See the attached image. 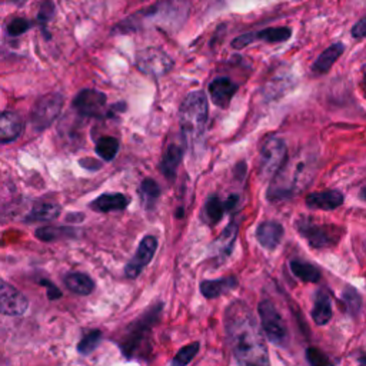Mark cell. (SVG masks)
<instances>
[{
	"label": "cell",
	"mask_w": 366,
	"mask_h": 366,
	"mask_svg": "<svg viewBox=\"0 0 366 366\" xmlns=\"http://www.w3.org/2000/svg\"><path fill=\"white\" fill-rule=\"evenodd\" d=\"M316 172V156L297 153L286 160L279 172L273 176L268 191V199L281 202L293 198L312 182Z\"/></svg>",
	"instance_id": "obj_2"
},
{
	"label": "cell",
	"mask_w": 366,
	"mask_h": 366,
	"mask_svg": "<svg viewBox=\"0 0 366 366\" xmlns=\"http://www.w3.org/2000/svg\"><path fill=\"white\" fill-rule=\"evenodd\" d=\"M119 152V142L118 139H114L112 136H105L98 142L96 145V153L103 159V160H112Z\"/></svg>",
	"instance_id": "obj_31"
},
{
	"label": "cell",
	"mask_w": 366,
	"mask_h": 366,
	"mask_svg": "<svg viewBox=\"0 0 366 366\" xmlns=\"http://www.w3.org/2000/svg\"><path fill=\"white\" fill-rule=\"evenodd\" d=\"M236 286H238L236 277H226L215 281H203L200 284V292L204 297H208V299H215V297L220 295L229 293L231 290L236 289Z\"/></svg>",
	"instance_id": "obj_20"
},
{
	"label": "cell",
	"mask_w": 366,
	"mask_h": 366,
	"mask_svg": "<svg viewBox=\"0 0 366 366\" xmlns=\"http://www.w3.org/2000/svg\"><path fill=\"white\" fill-rule=\"evenodd\" d=\"M238 236V223L236 222H231L227 225V227L223 231V234L219 236V239L216 241L215 246H216V252L220 258H226L227 255H231V252L235 246V241Z\"/></svg>",
	"instance_id": "obj_25"
},
{
	"label": "cell",
	"mask_w": 366,
	"mask_h": 366,
	"mask_svg": "<svg viewBox=\"0 0 366 366\" xmlns=\"http://www.w3.org/2000/svg\"><path fill=\"white\" fill-rule=\"evenodd\" d=\"M199 349H200L199 342H193V343H189V345H186V347H183L173 356L171 366H188L189 362L198 355Z\"/></svg>",
	"instance_id": "obj_32"
},
{
	"label": "cell",
	"mask_w": 366,
	"mask_h": 366,
	"mask_svg": "<svg viewBox=\"0 0 366 366\" xmlns=\"http://www.w3.org/2000/svg\"><path fill=\"white\" fill-rule=\"evenodd\" d=\"M288 148L285 141L278 134L265 137L259 148V173L263 179L273 177L286 162Z\"/></svg>",
	"instance_id": "obj_5"
},
{
	"label": "cell",
	"mask_w": 366,
	"mask_h": 366,
	"mask_svg": "<svg viewBox=\"0 0 366 366\" xmlns=\"http://www.w3.org/2000/svg\"><path fill=\"white\" fill-rule=\"evenodd\" d=\"M345 52V46L342 43H335L332 46H329L328 49H325L320 56L315 60L313 66H312V72L316 75H324L326 72L331 71V67L333 66V63L343 55Z\"/></svg>",
	"instance_id": "obj_21"
},
{
	"label": "cell",
	"mask_w": 366,
	"mask_h": 366,
	"mask_svg": "<svg viewBox=\"0 0 366 366\" xmlns=\"http://www.w3.org/2000/svg\"><path fill=\"white\" fill-rule=\"evenodd\" d=\"M106 105V95L95 89H85L73 101V107L85 118L102 116Z\"/></svg>",
	"instance_id": "obj_13"
},
{
	"label": "cell",
	"mask_w": 366,
	"mask_h": 366,
	"mask_svg": "<svg viewBox=\"0 0 366 366\" xmlns=\"http://www.w3.org/2000/svg\"><path fill=\"white\" fill-rule=\"evenodd\" d=\"M297 231L315 249H324L336 245L343 231L333 225H317L311 219L302 218L297 222Z\"/></svg>",
	"instance_id": "obj_8"
},
{
	"label": "cell",
	"mask_w": 366,
	"mask_h": 366,
	"mask_svg": "<svg viewBox=\"0 0 366 366\" xmlns=\"http://www.w3.org/2000/svg\"><path fill=\"white\" fill-rule=\"evenodd\" d=\"M42 285H44L46 288H48V296H49V299L55 301V299H59V297L62 296V292L49 281H40Z\"/></svg>",
	"instance_id": "obj_39"
},
{
	"label": "cell",
	"mask_w": 366,
	"mask_h": 366,
	"mask_svg": "<svg viewBox=\"0 0 366 366\" xmlns=\"http://www.w3.org/2000/svg\"><path fill=\"white\" fill-rule=\"evenodd\" d=\"M209 116V105L203 92H192L180 105L179 123L188 145L198 143L204 133Z\"/></svg>",
	"instance_id": "obj_3"
},
{
	"label": "cell",
	"mask_w": 366,
	"mask_h": 366,
	"mask_svg": "<svg viewBox=\"0 0 366 366\" xmlns=\"http://www.w3.org/2000/svg\"><path fill=\"white\" fill-rule=\"evenodd\" d=\"M29 306L28 297L16 288L0 279V313L9 316H20Z\"/></svg>",
	"instance_id": "obj_12"
},
{
	"label": "cell",
	"mask_w": 366,
	"mask_h": 366,
	"mask_svg": "<svg viewBox=\"0 0 366 366\" xmlns=\"http://www.w3.org/2000/svg\"><path fill=\"white\" fill-rule=\"evenodd\" d=\"M128 204H129V198L125 196L123 193H105L92 202L90 208L96 212L107 214V212L123 211L128 208Z\"/></svg>",
	"instance_id": "obj_19"
},
{
	"label": "cell",
	"mask_w": 366,
	"mask_h": 366,
	"mask_svg": "<svg viewBox=\"0 0 366 366\" xmlns=\"http://www.w3.org/2000/svg\"><path fill=\"white\" fill-rule=\"evenodd\" d=\"M359 366H366V355L359 358Z\"/></svg>",
	"instance_id": "obj_41"
},
{
	"label": "cell",
	"mask_w": 366,
	"mask_h": 366,
	"mask_svg": "<svg viewBox=\"0 0 366 366\" xmlns=\"http://www.w3.org/2000/svg\"><path fill=\"white\" fill-rule=\"evenodd\" d=\"M290 270L297 279H301L305 284H317L320 281V272L316 266L301 262V261H292L290 262Z\"/></svg>",
	"instance_id": "obj_26"
},
{
	"label": "cell",
	"mask_w": 366,
	"mask_h": 366,
	"mask_svg": "<svg viewBox=\"0 0 366 366\" xmlns=\"http://www.w3.org/2000/svg\"><path fill=\"white\" fill-rule=\"evenodd\" d=\"M64 285L69 290L76 295L86 296L90 295L95 289V282L92 281L85 273H71L64 278Z\"/></svg>",
	"instance_id": "obj_24"
},
{
	"label": "cell",
	"mask_w": 366,
	"mask_h": 366,
	"mask_svg": "<svg viewBox=\"0 0 366 366\" xmlns=\"http://www.w3.org/2000/svg\"><path fill=\"white\" fill-rule=\"evenodd\" d=\"M261 325L266 338L277 347H285L289 340V331L285 319L273 305L272 301L265 299L258 305Z\"/></svg>",
	"instance_id": "obj_6"
},
{
	"label": "cell",
	"mask_w": 366,
	"mask_h": 366,
	"mask_svg": "<svg viewBox=\"0 0 366 366\" xmlns=\"http://www.w3.org/2000/svg\"><path fill=\"white\" fill-rule=\"evenodd\" d=\"M360 89H362L363 96L366 98V73L363 75V79H362V83H360Z\"/></svg>",
	"instance_id": "obj_40"
},
{
	"label": "cell",
	"mask_w": 366,
	"mask_h": 366,
	"mask_svg": "<svg viewBox=\"0 0 366 366\" xmlns=\"http://www.w3.org/2000/svg\"><path fill=\"white\" fill-rule=\"evenodd\" d=\"M352 36L355 39H366V16L355 23L352 28Z\"/></svg>",
	"instance_id": "obj_38"
},
{
	"label": "cell",
	"mask_w": 366,
	"mask_h": 366,
	"mask_svg": "<svg viewBox=\"0 0 366 366\" xmlns=\"http://www.w3.org/2000/svg\"><path fill=\"white\" fill-rule=\"evenodd\" d=\"M23 132V121L15 112L0 113V143L16 141Z\"/></svg>",
	"instance_id": "obj_17"
},
{
	"label": "cell",
	"mask_w": 366,
	"mask_h": 366,
	"mask_svg": "<svg viewBox=\"0 0 366 366\" xmlns=\"http://www.w3.org/2000/svg\"><path fill=\"white\" fill-rule=\"evenodd\" d=\"M162 312V305H156L150 308L142 317L136 319L134 322L128 328L125 336L121 342V349L126 358H134L139 354L148 343L152 326Z\"/></svg>",
	"instance_id": "obj_4"
},
{
	"label": "cell",
	"mask_w": 366,
	"mask_h": 366,
	"mask_svg": "<svg viewBox=\"0 0 366 366\" xmlns=\"http://www.w3.org/2000/svg\"><path fill=\"white\" fill-rule=\"evenodd\" d=\"M189 12L188 0H166L156 5L146 15V20L155 21L156 25L166 29H177L185 23Z\"/></svg>",
	"instance_id": "obj_7"
},
{
	"label": "cell",
	"mask_w": 366,
	"mask_h": 366,
	"mask_svg": "<svg viewBox=\"0 0 366 366\" xmlns=\"http://www.w3.org/2000/svg\"><path fill=\"white\" fill-rule=\"evenodd\" d=\"M53 13H55V6H53V3L51 2V0H46V2L42 5V8H40V12H39V21H40V25H42V28H44L46 26V23H48L49 20H51V17L53 16Z\"/></svg>",
	"instance_id": "obj_37"
},
{
	"label": "cell",
	"mask_w": 366,
	"mask_h": 366,
	"mask_svg": "<svg viewBox=\"0 0 366 366\" xmlns=\"http://www.w3.org/2000/svg\"><path fill=\"white\" fill-rule=\"evenodd\" d=\"M102 340V332L101 331H92L89 332L87 335H85L80 342H79V345H78V351L79 354L82 355H89L90 352H94L98 347H99V343Z\"/></svg>",
	"instance_id": "obj_34"
},
{
	"label": "cell",
	"mask_w": 366,
	"mask_h": 366,
	"mask_svg": "<svg viewBox=\"0 0 366 366\" xmlns=\"http://www.w3.org/2000/svg\"><path fill=\"white\" fill-rule=\"evenodd\" d=\"M285 235V229L281 223L278 222H263L258 226L256 229V239L261 243L262 247L268 249V250H274L279 243L282 242Z\"/></svg>",
	"instance_id": "obj_15"
},
{
	"label": "cell",
	"mask_w": 366,
	"mask_h": 366,
	"mask_svg": "<svg viewBox=\"0 0 366 366\" xmlns=\"http://www.w3.org/2000/svg\"><path fill=\"white\" fill-rule=\"evenodd\" d=\"M157 249V239L155 236H145L139 243L134 256L125 268V274L129 279H136L142 270L152 262Z\"/></svg>",
	"instance_id": "obj_11"
},
{
	"label": "cell",
	"mask_w": 366,
	"mask_h": 366,
	"mask_svg": "<svg viewBox=\"0 0 366 366\" xmlns=\"http://www.w3.org/2000/svg\"><path fill=\"white\" fill-rule=\"evenodd\" d=\"M29 28H31L29 20L23 19V17H16L8 25V33L12 36H20L25 32H28Z\"/></svg>",
	"instance_id": "obj_36"
},
{
	"label": "cell",
	"mask_w": 366,
	"mask_h": 366,
	"mask_svg": "<svg viewBox=\"0 0 366 366\" xmlns=\"http://www.w3.org/2000/svg\"><path fill=\"white\" fill-rule=\"evenodd\" d=\"M72 234L71 227H55V226H44L39 227L36 231V238L43 242H53L56 239L69 236Z\"/></svg>",
	"instance_id": "obj_33"
},
{
	"label": "cell",
	"mask_w": 366,
	"mask_h": 366,
	"mask_svg": "<svg viewBox=\"0 0 366 366\" xmlns=\"http://www.w3.org/2000/svg\"><path fill=\"white\" fill-rule=\"evenodd\" d=\"M183 157V149L179 145H171L162 159V164H160V171L168 177V179H175L177 168L182 162Z\"/></svg>",
	"instance_id": "obj_23"
},
{
	"label": "cell",
	"mask_w": 366,
	"mask_h": 366,
	"mask_svg": "<svg viewBox=\"0 0 366 366\" xmlns=\"http://www.w3.org/2000/svg\"><path fill=\"white\" fill-rule=\"evenodd\" d=\"M60 206L56 203H39L28 215V222H48L53 220L60 215Z\"/></svg>",
	"instance_id": "obj_27"
},
{
	"label": "cell",
	"mask_w": 366,
	"mask_h": 366,
	"mask_svg": "<svg viewBox=\"0 0 366 366\" xmlns=\"http://www.w3.org/2000/svg\"><path fill=\"white\" fill-rule=\"evenodd\" d=\"M139 192H141V198H142L145 208H148V209L153 208V204L156 203V200L160 196V188L153 179H145L142 182Z\"/></svg>",
	"instance_id": "obj_29"
},
{
	"label": "cell",
	"mask_w": 366,
	"mask_h": 366,
	"mask_svg": "<svg viewBox=\"0 0 366 366\" xmlns=\"http://www.w3.org/2000/svg\"><path fill=\"white\" fill-rule=\"evenodd\" d=\"M225 331L238 366H270L265 339L247 305L238 301L226 309Z\"/></svg>",
	"instance_id": "obj_1"
},
{
	"label": "cell",
	"mask_w": 366,
	"mask_h": 366,
	"mask_svg": "<svg viewBox=\"0 0 366 366\" xmlns=\"http://www.w3.org/2000/svg\"><path fill=\"white\" fill-rule=\"evenodd\" d=\"M343 203V195L339 191L331 189L324 192H315L306 196V204L312 209L333 211Z\"/></svg>",
	"instance_id": "obj_18"
},
{
	"label": "cell",
	"mask_w": 366,
	"mask_h": 366,
	"mask_svg": "<svg viewBox=\"0 0 366 366\" xmlns=\"http://www.w3.org/2000/svg\"><path fill=\"white\" fill-rule=\"evenodd\" d=\"M290 36H292V31L289 28H269L256 33L241 35L232 42V46L235 49H243L247 44L254 43L255 40H263L268 43H281L289 40Z\"/></svg>",
	"instance_id": "obj_14"
},
{
	"label": "cell",
	"mask_w": 366,
	"mask_h": 366,
	"mask_svg": "<svg viewBox=\"0 0 366 366\" xmlns=\"http://www.w3.org/2000/svg\"><path fill=\"white\" fill-rule=\"evenodd\" d=\"M312 319L315 320V324L319 326L326 325L332 319L331 297L324 290H317V293L315 295V305L312 309Z\"/></svg>",
	"instance_id": "obj_22"
},
{
	"label": "cell",
	"mask_w": 366,
	"mask_h": 366,
	"mask_svg": "<svg viewBox=\"0 0 366 366\" xmlns=\"http://www.w3.org/2000/svg\"><path fill=\"white\" fill-rule=\"evenodd\" d=\"M62 107H63V98L58 94L46 95L40 98L35 103L32 109V114H31V121H32L33 128L39 132L46 128H49L59 116Z\"/></svg>",
	"instance_id": "obj_10"
},
{
	"label": "cell",
	"mask_w": 366,
	"mask_h": 366,
	"mask_svg": "<svg viewBox=\"0 0 366 366\" xmlns=\"http://www.w3.org/2000/svg\"><path fill=\"white\" fill-rule=\"evenodd\" d=\"M306 359L311 366H335L333 362L317 348H308L306 349Z\"/></svg>",
	"instance_id": "obj_35"
},
{
	"label": "cell",
	"mask_w": 366,
	"mask_h": 366,
	"mask_svg": "<svg viewBox=\"0 0 366 366\" xmlns=\"http://www.w3.org/2000/svg\"><path fill=\"white\" fill-rule=\"evenodd\" d=\"M238 86L227 78H218L209 85V94L212 102L222 109H226L235 96Z\"/></svg>",
	"instance_id": "obj_16"
},
{
	"label": "cell",
	"mask_w": 366,
	"mask_h": 366,
	"mask_svg": "<svg viewBox=\"0 0 366 366\" xmlns=\"http://www.w3.org/2000/svg\"><path fill=\"white\" fill-rule=\"evenodd\" d=\"M342 301L345 304V309L351 316H358L362 308V297L356 289L347 286L342 292Z\"/></svg>",
	"instance_id": "obj_30"
},
{
	"label": "cell",
	"mask_w": 366,
	"mask_h": 366,
	"mask_svg": "<svg viewBox=\"0 0 366 366\" xmlns=\"http://www.w3.org/2000/svg\"><path fill=\"white\" fill-rule=\"evenodd\" d=\"M225 211H226V203L222 202L218 196H212L204 204L203 216L209 225H216L223 218Z\"/></svg>",
	"instance_id": "obj_28"
},
{
	"label": "cell",
	"mask_w": 366,
	"mask_h": 366,
	"mask_svg": "<svg viewBox=\"0 0 366 366\" xmlns=\"http://www.w3.org/2000/svg\"><path fill=\"white\" fill-rule=\"evenodd\" d=\"M360 196H362L363 199H366V189H363V191H362V193H360Z\"/></svg>",
	"instance_id": "obj_42"
},
{
	"label": "cell",
	"mask_w": 366,
	"mask_h": 366,
	"mask_svg": "<svg viewBox=\"0 0 366 366\" xmlns=\"http://www.w3.org/2000/svg\"><path fill=\"white\" fill-rule=\"evenodd\" d=\"M136 67L150 78H162L171 72L173 60L157 48H148L136 55Z\"/></svg>",
	"instance_id": "obj_9"
}]
</instances>
